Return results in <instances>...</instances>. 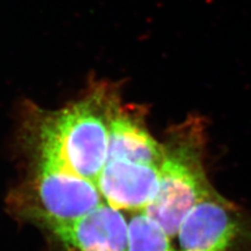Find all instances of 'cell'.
<instances>
[{"instance_id":"8","label":"cell","mask_w":251,"mask_h":251,"mask_svg":"<svg viewBox=\"0 0 251 251\" xmlns=\"http://www.w3.org/2000/svg\"><path fill=\"white\" fill-rule=\"evenodd\" d=\"M128 224V251H177L167 232L145 211L135 213Z\"/></svg>"},{"instance_id":"1","label":"cell","mask_w":251,"mask_h":251,"mask_svg":"<svg viewBox=\"0 0 251 251\" xmlns=\"http://www.w3.org/2000/svg\"><path fill=\"white\" fill-rule=\"evenodd\" d=\"M86 98L56 112L34 109L26 125L33 168L74 173L97 184L107 162L109 109Z\"/></svg>"},{"instance_id":"3","label":"cell","mask_w":251,"mask_h":251,"mask_svg":"<svg viewBox=\"0 0 251 251\" xmlns=\"http://www.w3.org/2000/svg\"><path fill=\"white\" fill-rule=\"evenodd\" d=\"M19 195L22 214L46 229L73 222L105 202L97 184L90 180L46 168H33Z\"/></svg>"},{"instance_id":"2","label":"cell","mask_w":251,"mask_h":251,"mask_svg":"<svg viewBox=\"0 0 251 251\" xmlns=\"http://www.w3.org/2000/svg\"><path fill=\"white\" fill-rule=\"evenodd\" d=\"M201 131L185 126L163 146L159 188L145 213L158 223L172 239L196 204L215 192L207 181L202 163Z\"/></svg>"},{"instance_id":"7","label":"cell","mask_w":251,"mask_h":251,"mask_svg":"<svg viewBox=\"0 0 251 251\" xmlns=\"http://www.w3.org/2000/svg\"><path fill=\"white\" fill-rule=\"evenodd\" d=\"M109 160H125L160 168L163 146L132 117L114 113L109 117Z\"/></svg>"},{"instance_id":"5","label":"cell","mask_w":251,"mask_h":251,"mask_svg":"<svg viewBox=\"0 0 251 251\" xmlns=\"http://www.w3.org/2000/svg\"><path fill=\"white\" fill-rule=\"evenodd\" d=\"M49 230L66 251H128L129 224L120 209L103 202L73 222Z\"/></svg>"},{"instance_id":"4","label":"cell","mask_w":251,"mask_h":251,"mask_svg":"<svg viewBox=\"0 0 251 251\" xmlns=\"http://www.w3.org/2000/svg\"><path fill=\"white\" fill-rule=\"evenodd\" d=\"M242 233L234 210L216 193L188 211L177 232L178 251H229Z\"/></svg>"},{"instance_id":"6","label":"cell","mask_w":251,"mask_h":251,"mask_svg":"<svg viewBox=\"0 0 251 251\" xmlns=\"http://www.w3.org/2000/svg\"><path fill=\"white\" fill-rule=\"evenodd\" d=\"M159 167L125 160H109L97 186L104 201L116 209L145 211L159 188Z\"/></svg>"}]
</instances>
